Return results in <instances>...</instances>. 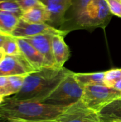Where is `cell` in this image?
Listing matches in <instances>:
<instances>
[{"label":"cell","instance_id":"cell-16","mask_svg":"<svg viewBox=\"0 0 121 122\" xmlns=\"http://www.w3.org/2000/svg\"><path fill=\"white\" fill-rule=\"evenodd\" d=\"M26 76V75L9 76L7 84L4 87L0 89V96L4 98L18 94L24 85Z\"/></svg>","mask_w":121,"mask_h":122},{"label":"cell","instance_id":"cell-4","mask_svg":"<svg viewBox=\"0 0 121 122\" xmlns=\"http://www.w3.org/2000/svg\"><path fill=\"white\" fill-rule=\"evenodd\" d=\"M121 97L120 91L105 85H88L83 87L81 101L89 110L99 113L107 105Z\"/></svg>","mask_w":121,"mask_h":122},{"label":"cell","instance_id":"cell-21","mask_svg":"<svg viewBox=\"0 0 121 122\" xmlns=\"http://www.w3.org/2000/svg\"><path fill=\"white\" fill-rule=\"evenodd\" d=\"M91 1L92 0H73L71 7H72V13L74 19L86 8Z\"/></svg>","mask_w":121,"mask_h":122},{"label":"cell","instance_id":"cell-23","mask_svg":"<svg viewBox=\"0 0 121 122\" xmlns=\"http://www.w3.org/2000/svg\"><path fill=\"white\" fill-rule=\"evenodd\" d=\"M16 1L23 13L41 3L40 0H16Z\"/></svg>","mask_w":121,"mask_h":122},{"label":"cell","instance_id":"cell-3","mask_svg":"<svg viewBox=\"0 0 121 122\" xmlns=\"http://www.w3.org/2000/svg\"><path fill=\"white\" fill-rule=\"evenodd\" d=\"M73 74L74 72L69 71L56 89L41 103L69 107L78 102L81 99L83 88L77 82Z\"/></svg>","mask_w":121,"mask_h":122},{"label":"cell","instance_id":"cell-24","mask_svg":"<svg viewBox=\"0 0 121 122\" xmlns=\"http://www.w3.org/2000/svg\"><path fill=\"white\" fill-rule=\"evenodd\" d=\"M83 122H106L102 120L98 116V113L89 111L83 118Z\"/></svg>","mask_w":121,"mask_h":122},{"label":"cell","instance_id":"cell-18","mask_svg":"<svg viewBox=\"0 0 121 122\" xmlns=\"http://www.w3.org/2000/svg\"><path fill=\"white\" fill-rule=\"evenodd\" d=\"M1 49L6 55H20L21 51L16 38L8 34L3 44Z\"/></svg>","mask_w":121,"mask_h":122},{"label":"cell","instance_id":"cell-32","mask_svg":"<svg viewBox=\"0 0 121 122\" xmlns=\"http://www.w3.org/2000/svg\"><path fill=\"white\" fill-rule=\"evenodd\" d=\"M6 122H24L22 121H18V120H8Z\"/></svg>","mask_w":121,"mask_h":122},{"label":"cell","instance_id":"cell-1","mask_svg":"<svg viewBox=\"0 0 121 122\" xmlns=\"http://www.w3.org/2000/svg\"><path fill=\"white\" fill-rule=\"evenodd\" d=\"M68 108L4 97L0 104V117L24 122L52 121L57 120Z\"/></svg>","mask_w":121,"mask_h":122},{"label":"cell","instance_id":"cell-12","mask_svg":"<svg viewBox=\"0 0 121 122\" xmlns=\"http://www.w3.org/2000/svg\"><path fill=\"white\" fill-rule=\"evenodd\" d=\"M89 111L80 100L69 107L57 120L58 122H83L84 117Z\"/></svg>","mask_w":121,"mask_h":122},{"label":"cell","instance_id":"cell-6","mask_svg":"<svg viewBox=\"0 0 121 122\" xmlns=\"http://www.w3.org/2000/svg\"><path fill=\"white\" fill-rule=\"evenodd\" d=\"M68 31L58 29L46 23L34 24L26 22L21 19H19L16 26L11 33V36L15 38H28L40 34H61L65 36Z\"/></svg>","mask_w":121,"mask_h":122},{"label":"cell","instance_id":"cell-9","mask_svg":"<svg viewBox=\"0 0 121 122\" xmlns=\"http://www.w3.org/2000/svg\"><path fill=\"white\" fill-rule=\"evenodd\" d=\"M21 54L28 61L35 71H38L42 68L46 67V61L44 56L38 51V50L29 43L25 39L16 38Z\"/></svg>","mask_w":121,"mask_h":122},{"label":"cell","instance_id":"cell-2","mask_svg":"<svg viewBox=\"0 0 121 122\" xmlns=\"http://www.w3.org/2000/svg\"><path fill=\"white\" fill-rule=\"evenodd\" d=\"M70 70L44 67L26 75L20 92L11 97L22 101L42 102L58 85Z\"/></svg>","mask_w":121,"mask_h":122},{"label":"cell","instance_id":"cell-26","mask_svg":"<svg viewBox=\"0 0 121 122\" xmlns=\"http://www.w3.org/2000/svg\"><path fill=\"white\" fill-rule=\"evenodd\" d=\"M70 1V0H40V1L44 5H47V4H52V3L63 2V1Z\"/></svg>","mask_w":121,"mask_h":122},{"label":"cell","instance_id":"cell-14","mask_svg":"<svg viewBox=\"0 0 121 122\" xmlns=\"http://www.w3.org/2000/svg\"><path fill=\"white\" fill-rule=\"evenodd\" d=\"M98 114L106 122H121V97L107 105Z\"/></svg>","mask_w":121,"mask_h":122},{"label":"cell","instance_id":"cell-25","mask_svg":"<svg viewBox=\"0 0 121 122\" xmlns=\"http://www.w3.org/2000/svg\"><path fill=\"white\" fill-rule=\"evenodd\" d=\"M9 81V76H0V89L4 87Z\"/></svg>","mask_w":121,"mask_h":122},{"label":"cell","instance_id":"cell-28","mask_svg":"<svg viewBox=\"0 0 121 122\" xmlns=\"http://www.w3.org/2000/svg\"><path fill=\"white\" fill-rule=\"evenodd\" d=\"M113 88L117 89V90H118V91H120L121 92V79L116 84V85L113 86Z\"/></svg>","mask_w":121,"mask_h":122},{"label":"cell","instance_id":"cell-15","mask_svg":"<svg viewBox=\"0 0 121 122\" xmlns=\"http://www.w3.org/2000/svg\"><path fill=\"white\" fill-rule=\"evenodd\" d=\"M77 82L83 88L88 85H104L105 71L95 73H74Z\"/></svg>","mask_w":121,"mask_h":122},{"label":"cell","instance_id":"cell-34","mask_svg":"<svg viewBox=\"0 0 121 122\" xmlns=\"http://www.w3.org/2000/svg\"><path fill=\"white\" fill-rule=\"evenodd\" d=\"M118 1H121V0H118Z\"/></svg>","mask_w":121,"mask_h":122},{"label":"cell","instance_id":"cell-11","mask_svg":"<svg viewBox=\"0 0 121 122\" xmlns=\"http://www.w3.org/2000/svg\"><path fill=\"white\" fill-rule=\"evenodd\" d=\"M20 19L29 23L44 24L51 21V13L46 6L41 2L39 4L24 11Z\"/></svg>","mask_w":121,"mask_h":122},{"label":"cell","instance_id":"cell-17","mask_svg":"<svg viewBox=\"0 0 121 122\" xmlns=\"http://www.w3.org/2000/svg\"><path fill=\"white\" fill-rule=\"evenodd\" d=\"M19 19L18 16L12 13L0 10V31L6 34H11Z\"/></svg>","mask_w":121,"mask_h":122},{"label":"cell","instance_id":"cell-27","mask_svg":"<svg viewBox=\"0 0 121 122\" xmlns=\"http://www.w3.org/2000/svg\"><path fill=\"white\" fill-rule=\"evenodd\" d=\"M8 34H4L2 32L0 31V49H1L2 46H3V44L6 39V37Z\"/></svg>","mask_w":121,"mask_h":122},{"label":"cell","instance_id":"cell-31","mask_svg":"<svg viewBox=\"0 0 121 122\" xmlns=\"http://www.w3.org/2000/svg\"><path fill=\"white\" fill-rule=\"evenodd\" d=\"M8 121L6 119H4V118H1L0 117V122H6Z\"/></svg>","mask_w":121,"mask_h":122},{"label":"cell","instance_id":"cell-13","mask_svg":"<svg viewBox=\"0 0 121 122\" xmlns=\"http://www.w3.org/2000/svg\"><path fill=\"white\" fill-rule=\"evenodd\" d=\"M73 3V0L52 3L46 6L48 9L51 13V21L50 23H53L56 25H59L63 24L64 21V16L66 12L69 9Z\"/></svg>","mask_w":121,"mask_h":122},{"label":"cell","instance_id":"cell-20","mask_svg":"<svg viewBox=\"0 0 121 122\" xmlns=\"http://www.w3.org/2000/svg\"><path fill=\"white\" fill-rule=\"evenodd\" d=\"M121 79V69H113L105 71L104 85L108 87L113 88L116 84Z\"/></svg>","mask_w":121,"mask_h":122},{"label":"cell","instance_id":"cell-10","mask_svg":"<svg viewBox=\"0 0 121 122\" xmlns=\"http://www.w3.org/2000/svg\"><path fill=\"white\" fill-rule=\"evenodd\" d=\"M63 35L57 34L52 37V50L55 59L56 67L63 68V65L70 56V51L68 45L64 41Z\"/></svg>","mask_w":121,"mask_h":122},{"label":"cell","instance_id":"cell-29","mask_svg":"<svg viewBox=\"0 0 121 122\" xmlns=\"http://www.w3.org/2000/svg\"><path fill=\"white\" fill-rule=\"evenodd\" d=\"M4 56H5V54H4V51L1 49H0V63H1V61L3 60V59H4Z\"/></svg>","mask_w":121,"mask_h":122},{"label":"cell","instance_id":"cell-5","mask_svg":"<svg viewBox=\"0 0 121 122\" xmlns=\"http://www.w3.org/2000/svg\"><path fill=\"white\" fill-rule=\"evenodd\" d=\"M111 15L106 0H92L74 19L76 25L81 28L103 27Z\"/></svg>","mask_w":121,"mask_h":122},{"label":"cell","instance_id":"cell-30","mask_svg":"<svg viewBox=\"0 0 121 122\" xmlns=\"http://www.w3.org/2000/svg\"><path fill=\"white\" fill-rule=\"evenodd\" d=\"M58 122V120H52V121H44V122Z\"/></svg>","mask_w":121,"mask_h":122},{"label":"cell","instance_id":"cell-33","mask_svg":"<svg viewBox=\"0 0 121 122\" xmlns=\"http://www.w3.org/2000/svg\"><path fill=\"white\" fill-rule=\"evenodd\" d=\"M3 100H4V97H1V96H0V104L2 103Z\"/></svg>","mask_w":121,"mask_h":122},{"label":"cell","instance_id":"cell-19","mask_svg":"<svg viewBox=\"0 0 121 122\" xmlns=\"http://www.w3.org/2000/svg\"><path fill=\"white\" fill-rule=\"evenodd\" d=\"M0 10L12 13L19 18L23 14L16 0H0Z\"/></svg>","mask_w":121,"mask_h":122},{"label":"cell","instance_id":"cell-8","mask_svg":"<svg viewBox=\"0 0 121 122\" xmlns=\"http://www.w3.org/2000/svg\"><path fill=\"white\" fill-rule=\"evenodd\" d=\"M53 34H40L34 36L25 38V39L34 46L38 51L44 56L46 67H56L55 59L52 50Z\"/></svg>","mask_w":121,"mask_h":122},{"label":"cell","instance_id":"cell-22","mask_svg":"<svg viewBox=\"0 0 121 122\" xmlns=\"http://www.w3.org/2000/svg\"><path fill=\"white\" fill-rule=\"evenodd\" d=\"M111 13L121 18V1L118 0H106Z\"/></svg>","mask_w":121,"mask_h":122},{"label":"cell","instance_id":"cell-7","mask_svg":"<svg viewBox=\"0 0 121 122\" xmlns=\"http://www.w3.org/2000/svg\"><path fill=\"white\" fill-rule=\"evenodd\" d=\"M36 71L22 54L6 55L0 63V76L27 75Z\"/></svg>","mask_w":121,"mask_h":122}]
</instances>
